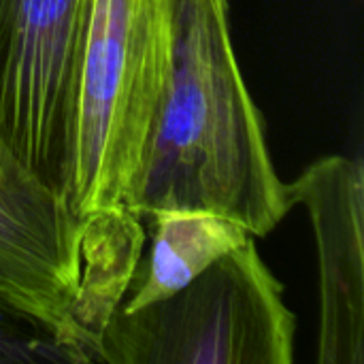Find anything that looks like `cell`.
<instances>
[{
  "mask_svg": "<svg viewBox=\"0 0 364 364\" xmlns=\"http://www.w3.org/2000/svg\"><path fill=\"white\" fill-rule=\"evenodd\" d=\"M149 232V256L139 258L115 311L132 314L158 303L215 260L256 239L241 224L205 211H156L143 215Z\"/></svg>",
  "mask_w": 364,
  "mask_h": 364,
  "instance_id": "52a82bcc",
  "label": "cell"
},
{
  "mask_svg": "<svg viewBox=\"0 0 364 364\" xmlns=\"http://www.w3.org/2000/svg\"><path fill=\"white\" fill-rule=\"evenodd\" d=\"M92 0H0V132L66 196Z\"/></svg>",
  "mask_w": 364,
  "mask_h": 364,
  "instance_id": "277c9868",
  "label": "cell"
},
{
  "mask_svg": "<svg viewBox=\"0 0 364 364\" xmlns=\"http://www.w3.org/2000/svg\"><path fill=\"white\" fill-rule=\"evenodd\" d=\"M85 222L0 132V307L92 363L77 322Z\"/></svg>",
  "mask_w": 364,
  "mask_h": 364,
  "instance_id": "5b68a950",
  "label": "cell"
},
{
  "mask_svg": "<svg viewBox=\"0 0 364 364\" xmlns=\"http://www.w3.org/2000/svg\"><path fill=\"white\" fill-rule=\"evenodd\" d=\"M75 363L49 333L0 307V364Z\"/></svg>",
  "mask_w": 364,
  "mask_h": 364,
  "instance_id": "ba28073f",
  "label": "cell"
},
{
  "mask_svg": "<svg viewBox=\"0 0 364 364\" xmlns=\"http://www.w3.org/2000/svg\"><path fill=\"white\" fill-rule=\"evenodd\" d=\"M183 6L186 0H92L66 190L85 224L139 215L143 168L171 85Z\"/></svg>",
  "mask_w": 364,
  "mask_h": 364,
  "instance_id": "7a4b0ae2",
  "label": "cell"
},
{
  "mask_svg": "<svg viewBox=\"0 0 364 364\" xmlns=\"http://www.w3.org/2000/svg\"><path fill=\"white\" fill-rule=\"evenodd\" d=\"M292 209L239 68L228 0H186L175 66L139 192V215L205 211L256 239Z\"/></svg>",
  "mask_w": 364,
  "mask_h": 364,
  "instance_id": "6da1fadb",
  "label": "cell"
},
{
  "mask_svg": "<svg viewBox=\"0 0 364 364\" xmlns=\"http://www.w3.org/2000/svg\"><path fill=\"white\" fill-rule=\"evenodd\" d=\"M307 209L318 250V363H364V166L341 154L311 162L288 183Z\"/></svg>",
  "mask_w": 364,
  "mask_h": 364,
  "instance_id": "8992f818",
  "label": "cell"
},
{
  "mask_svg": "<svg viewBox=\"0 0 364 364\" xmlns=\"http://www.w3.org/2000/svg\"><path fill=\"white\" fill-rule=\"evenodd\" d=\"M296 320L256 239L175 294L107 320L96 363L290 364Z\"/></svg>",
  "mask_w": 364,
  "mask_h": 364,
  "instance_id": "3957f363",
  "label": "cell"
}]
</instances>
